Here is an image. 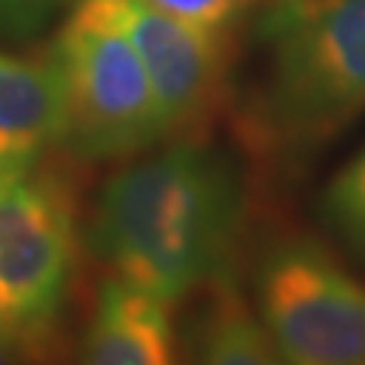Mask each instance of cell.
<instances>
[{
  "label": "cell",
  "instance_id": "1",
  "mask_svg": "<svg viewBox=\"0 0 365 365\" xmlns=\"http://www.w3.org/2000/svg\"><path fill=\"white\" fill-rule=\"evenodd\" d=\"M244 213L237 165L180 137L131 155L101 186L86 241L113 280L177 304L201 287L232 280Z\"/></svg>",
  "mask_w": 365,
  "mask_h": 365
},
{
  "label": "cell",
  "instance_id": "2",
  "mask_svg": "<svg viewBox=\"0 0 365 365\" xmlns=\"http://www.w3.org/2000/svg\"><path fill=\"white\" fill-rule=\"evenodd\" d=\"M259 40L268 64L253 137L295 170L365 110V0H268Z\"/></svg>",
  "mask_w": 365,
  "mask_h": 365
},
{
  "label": "cell",
  "instance_id": "3",
  "mask_svg": "<svg viewBox=\"0 0 365 365\" xmlns=\"http://www.w3.org/2000/svg\"><path fill=\"white\" fill-rule=\"evenodd\" d=\"M64 86V146L76 158H131L168 137L150 76L110 0H83L52 46Z\"/></svg>",
  "mask_w": 365,
  "mask_h": 365
},
{
  "label": "cell",
  "instance_id": "4",
  "mask_svg": "<svg viewBox=\"0 0 365 365\" xmlns=\"http://www.w3.org/2000/svg\"><path fill=\"white\" fill-rule=\"evenodd\" d=\"M76 220L67 186L34 168H0V329L19 347H46L67 302Z\"/></svg>",
  "mask_w": 365,
  "mask_h": 365
},
{
  "label": "cell",
  "instance_id": "5",
  "mask_svg": "<svg viewBox=\"0 0 365 365\" xmlns=\"http://www.w3.org/2000/svg\"><path fill=\"white\" fill-rule=\"evenodd\" d=\"M256 307L287 365H365V283L314 237L259 256Z\"/></svg>",
  "mask_w": 365,
  "mask_h": 365
},
{
  "label": "cell",
  "instance_id": "6",
  "mask_svg": "<svg viewBox=\"0 0 365 365\" xmlns=\"http://www.w3.org/2000/svg\"><path fill=\"white\" fill-rule=\"evenodd\" d=\"M110 4L150 76L168 134L201 131L216 116L228 88V28L195 25L143 0Z\"/></svg>",
  "mask_w": 365,
  "mask_h": 365
},
{
  "label": "cell",
  "instance_id": "7",
  "mask_svg": "<svg viewBox=\"0 0 365 365\" xmlns=\"http://www.w3.org/2000/svg\"><path fill=\"white\" fill-rule=\"evenodd\" d=\"M64 86L49 55L0 52V168L64 143Z\"/></svg>",
  "mask_w": 365,
  "mask_h": 365
},
{
  "label": "cell",
  "instance_id": "8",
  "mask_svg": "<svg viewBox=\"0 0 365 365\" xmlns=\"http://www.w3.org/2000/svg\"><path fill=\"white\" fill-rule=\"evenodd\" d=\"M168 307L110 277L98 292L79 365H177Z\"/></svg>",
  "mask_w": 365,
  "mask_h": 365
},
{
  "label": "cell",
  "instance_id": "9",
  "mask_svg": "<svg viewBox=\"0 0 365 365\" xmlns=\"http://www.w3.org/2000/svg\"><path fill=\"white\" fill-rule=\"evenodd\" d=\"M192 365H287L268 338L259 314L244 304L232 280L210 283L207 304L195 326Z\"/></svg>",
  "mask_w": 365,
  "mask_h": 365
},
{
  "label": "cell",
  "instance_id": "10",
  "mask_svg": "<svg viewBox=\"0 0 365 365\" xmlns=\"http://www.w3.org/2000/svg\"><path fill=\"white\" fill-rule=\"evenodd\" d=\"M319 222L350 259L365 265V146L323 189Z\"/></svg>",
  "mask_w": 365,
  "mask_h": 365
},
{
  "label": "cell",
  "instance_id": "11",
  "mask_svg": "<svg viewBox=\"0 0 365 365\" xmlns=\"http://www.w3.org/2000/svg\"><path fill=\"white\" fill-rule=\"evenodd\" d=\"M143 4L162 9L168 16L195 21V25L228 28L253 0H143Z\"/></svg>",
  "mask_w": 365,
  "mask_h": 365
},
{
  "label": "cell",
  "instance_id": "12",
  "mask_svg": "<svg viewBox=\"0 0 365 365\" xmlns=\"http://www.w3.org/2000/svg\"><path fill=\"white\" fill-rule=\"evenodd\" d=\"M0 365H25L21 347L4 332V329H0Z\"/></svg>",
  "mask_w": 365,
  "mask_h": 365
}]
</instances>
